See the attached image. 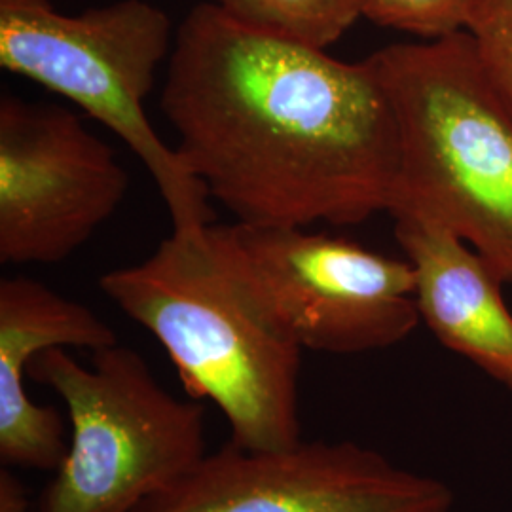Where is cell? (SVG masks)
Instances as JSON below:
<instances>
[{"label":"cell","instance_id":"1","mask_svg":"<svg viewBox=\"0 0 512 512\" xmlns=\"http://www.w3.org/2000/svg\"><path fill=\"white\" fill-rule=\"evenodd\" d=\"M162 110L184 165L236 224H361L395 202L397 124L368 59H334L203 2L175 31Z\"/></svg>","mask_w":512,"mask_h":512},{"label":"cell","instance_id":"2","mask_svg":"<svg viewBox=\"0 0 512 512\" xmlns=\"http://www.w3.org/2000/svg\"><path fill=\"white\" fill-rule=\"evenodd\" d=\"M167 351L186 393L222 412L247 450L302 442V346L234 226L173 230L147 260L99 279Z\"/></svg>","mask_w":512,"mask_h":512},{"label":"cell","instance_id":"3","mask_svg":"<svg viewBox=\"0 0 512 512\" xmlns=\"http://www.w3.org/2000/svg\"><path fill=\"white\" fill-rule=\"evenodd\" d=\"M393 110L401 171L389 213L439 220L512 283V114L465 31L366 57Z\"/></svg>","mask_w":512,"mask_h":512},{"label":"cell","instance_id":"4","mask_svg":"<svg viewBox=\"0 0 512 512\" xmlns=\"http://www.w3.org/2000/svg\"><path fill=\"white\" fill-rule=\"evenodd\" d=\"M173 42L171 19L147 0L76 16L52 0H0V67L63 95L116 133L147 167L173 230H194L213 222L211 198L145 110Z\"/></svg>","mask_w":512,"mask_h":512},{"label":"cell","instance_id":"5","mask_svg":"<svg viewBox=\"0 0 512 512\" xmlns=\"http://www.w3.org/2000/svg\"><path fill=\"white\" fill-rule=\"evenodd\" d=\"M27 378L54 391L71 423L35 512H139L209 454L202 404L173 397L135 349H97L92 366L44 349L29 357Z\"/></svg>","mask_w":512,"mask_h":512},{"label":"cell","instance_id":"6","mask_svg":"<svg viewBox=\"0 0 512 512\" xmlns=\"http://www.w3.org/2000/svg\"><path fill=\"white\" fill-rule=\"evenodd\" d=\"M128 188L114 150L74 112L2 95V264L63 262L116 213Z\"/></svg>","mask_w":512,"mask_h":512},{"label":"cell","instance_id":"7","mask_svg":"<svg viewBox=\"0 0 512 512\" xmlns=\"http://www.w3.org/2000/svg\"><path fill=\"white\" fill-rule=\"evenodd\" d=\"M452 488L355 442L247 450L228 440L139 512H450Z\"/></svg>","mask_w":512,"mask_h":512},{"label":"cell","instance_id":"8","mask_svg":"<svg viewBox=\"0 0 512 512\" xmlns=\"http://www.w3.org/2000/svg\"><path fill=\"white\" fill-rule=\"evenodd\" d=\"M234 230L302 348L332 355L393 348L420 325L408 260L296 226Z\"/></svg>","mask_w":512,"mask_h":512},{"label":"cell","instance_id":"9","mask_svg":"<svg viewBox=\"0 0 512 512\" xmlns=\"http://www.w3.org/2000/svg\"><path fill=\"white\" fill-rule=\"evenodd\" d=\"M114 344L118 334L88 306L31 277L0 281L2 465L54 473L69 450L61 414L27 395L29 357L50 348L97 351Z\"/></svg>","mask_w":512,"mask_h":512},{"label":"cell","instance_id":"10","mask_svg":"<svg viewBox=\"0 0 512 512\" xmlns=\"http://www.w3.org/2000/svg\"><path fill=\"white\" fill-rule=\"evenodd\" d=\"M395 236L412 266L421 321L440 344L512 391V313L494 268L439 220L397 209Z\"/></svg>","mask_w":512,"mask_h":512},{"label":"cell","instance_id":"11","mask_svg":"<svg viewBox=\"0 0 512 512\" xmlns=\"http://www.w3.org/2000/svg\"><path fill=\"white\" fill-rule=\"evenodd\" d=\"M230 16L296 42L327 50L361 19L357 0H211Z\"/></svg>","mask_w":512,"mask_h":512},{"label":"cell","instance_id":"12","mask_svg":"<svg viewBox=\"0 0 512 512\" xmlns=\"http://www.w3.org/2000/svg\"><path fill=\"white\" fill-rule=\"evenodd\" d=\"M476 0H357L361 18L421 40L461 33Z\"/></svg>","mask_w":512,"mask_h":512},{"label":"cell","instance_id":"13","mask_svg":"<svg viewBox=\"0 0 512 512\" xmlns=\"http://www.w3.org/2000/svg\"><path fill=\"white\" fill-rule=\"evenodd\" d=\"M465 33L480 71L512 114V0H476Z\"/></svg>","mask_w":512,"mask_h":512},{"label":"cell","instance_id":"14","mask_svg":"<svg viewBox=\"0 0 512 512\" xmlns=\"http://www.w3.org/2000/svg\"><path fill=\"white\" fill-rule=\"evenodd\" d=\"M0 512H35L25 484L6 465L0 469Z\"/></svg>","mask_w":512,"mask_h":512}]
</instances>
